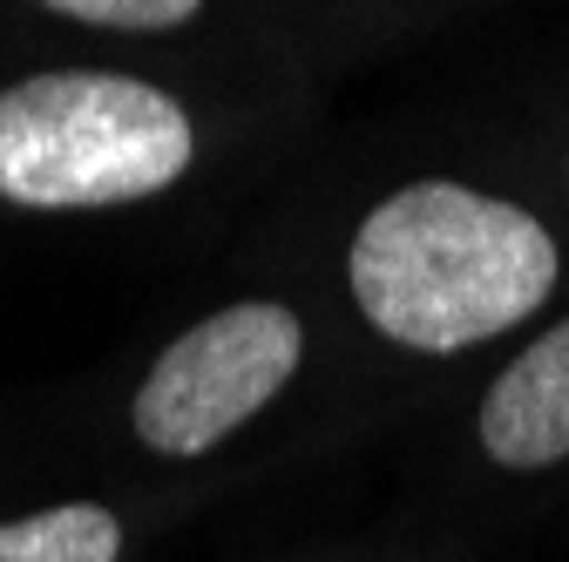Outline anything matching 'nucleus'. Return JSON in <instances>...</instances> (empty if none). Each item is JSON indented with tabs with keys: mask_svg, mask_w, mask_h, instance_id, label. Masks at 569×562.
Here are the masks:
<instances>
[{
	"mask_svg": "<svg viewBox=\"0 0 569 562\" xmlns=\"http://www.w3.org/2000/svg\"><path fill=\"white\" fill-rule=\"evenodd\" d=\"M346 278L387 339L413 353H461L556 292V238L502 197L407 183L360 224Z\"/></svg>",
	"mask_w": 569,
	"mask_h": 562,
	"instance_id": "1",
	"label": "nucleus"
},
{
	"mask_svg": "<svg viewBox=\"0 0 569 562\" xmlns=\"http://www.w3.org/2000/svg\"><path fill=\"white\" fill-rule=\"evenodd\" d=\"M190 170V116L129 76L61 68L0 89V197L28 210H109Z\"/></svg>",
	"mask_w": 569,
	"mask_h": 562,
	"instance_id": "2",
	"label": "nucleus"
},
{
	"mask_svg": "<svg viewBox=\"0 0 569 562\" xmlns=\"http://www.w3.org/2000/svg\"><path fill=\"white\" fill-rule=\"evenodd\" d=\"M299 353H306V332L284 305H271V299L224 305L203 325H190L150 367V380L136 387L129 428L142 448L190 461L203 448H218L231 428H244L299 373Z\"/></svg>",
	"mask_w": 569,
	"mask_h": 562,
	"instance_id": "3",
	"label": "nucleus"
},
{
	"mask_svg": "<svg viewBox=\"0 0 569 562\" xmlns=\"http://www.w3.org/2000/svg\"><path fill=\"white\" fill-rule=\"evenodd\" d=\"M481 448L502 468H549L569 454V319L549 325L481 400Z\"/></svg>",
	"mask_w": 569,
	"mask_h": 562,
	"instance_id": "4",
	"label": "nucleus"
},
{
	"mask_svg": "<svg viewBox=\"0 0 569 562\" xmlns=\"http://www.w3.org/2000/svg\"><path fill=\"white\" fill-rule=\"evenodd\" d=\"M122 529L96 502H61L0 529V562H116Z\"/></svg>",
	"mask_w": 569,
	"mask_h": 562,
	"instance_id": "5",
	"label": "nucleus"
},
{
	"mask_svg": "<svg viewBox=\"0 0 569 562\" xmlns=\"http://www.w3.org/2000/svg\"><path fill=\"white\" fill-rule=\"evenodd\" d=\"M54 14L89 21V28H129V34H157V28H183L203 0H48Z\"/></svg>",
	"mask_w": 569,
	"mask_h": 562,
	"instance_id": "6",
	"label": "nucleus"
}]
</instances>
